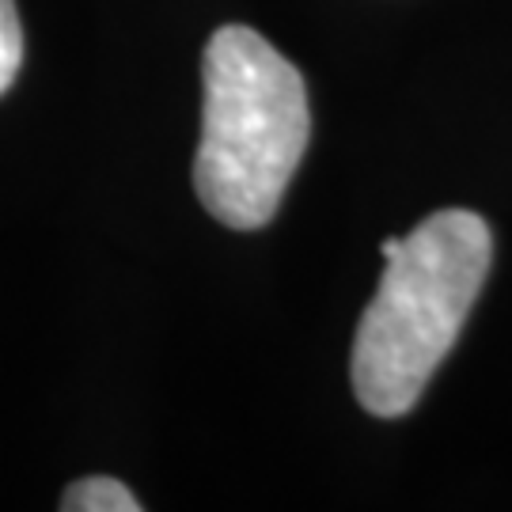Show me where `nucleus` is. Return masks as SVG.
I'll return each instance as SVG.
<instances>
[{"mask_svg": "<svg viewBox=\"0 0 512 512\" xmlns=\"http://www.w3.org/2000/svg\"><path fill=\"white\" fill-rule=\"evenodd\" d=\"M61 509L65 512H141V501L133 497L126 482L110 475H88L73 482L61 494Z\"/></svg>", "mask_w": 512, "mask_h": 512, "instance_id": "nucleus-3", "label": "nucleus"}, {"mask_svg": "<svg viewBox=\"0 0 512 512\" xmlns=\"http://www.w3.org/2000/svg\"><path fill=\"white\" fill-rule=\"evenodd\" d=\"M19 65H23V27L16 0H0V95L16 84Z\"/></svg>", "mask_w": 512, "mask_h": 512, "instance_id": "nucleus-4", "label": "nucleus"}, {"mask_svg": "<svg viewBox=\"0 0 512 512\" xmlns=\"http://www.w3.org/2000/svg\"><path fill=\"white\" fill-rule=\"evenodd\" d=\"M202 84L198 198L228 228H262L274 220L308 148L304 76L258 31L228 23L205 46Z\"/></svg>", "mask_w": 512, "mask_h": 512, "instance_id": "nucleus-2", "label": "nucleus"}, {"mask_svg": "<svg viewBox=\"0 0 512 512\" xmlns=\"http://www.w3.org/2000/svg\"><path fill=\"white\" fill-rule=\"evenodd\" d=\"M380 289L353 338L349 376L357 403L376 418L418 406L475 308L494 262L490 224L471 209H440L387 255Z\"/></svg>", "mask_w": 512, "mask_h": 512, "instance_id": "nucleus-1", "label": "nucleus"}]
</instances>
